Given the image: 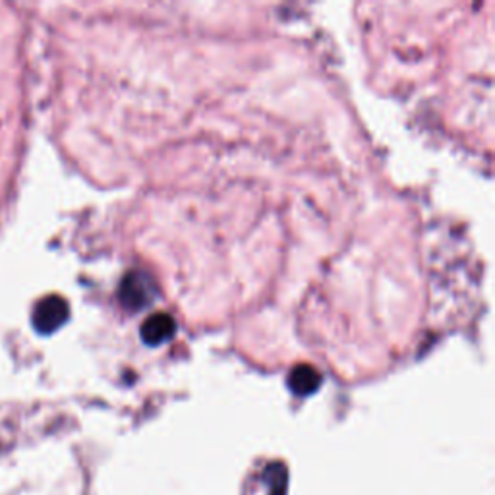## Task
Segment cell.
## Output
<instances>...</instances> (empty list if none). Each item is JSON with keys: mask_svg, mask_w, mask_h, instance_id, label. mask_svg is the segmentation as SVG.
Instances as JSON below:
<instances>
[{"mask_svg": "<svg viewBox=\"0 0 495 495\" xmlns=\"http://www.w3.org/2000/svg\"><path fill=\"white\" fill-rule=\"evenodd\" d=\"M68 319V304L62 296L51 294L43 298L34 312V325L41 333H53Z\"/></svg>", "mask_w": 495, "mask_h": 495, "instance_id": "6da1fadb", "label": "cell"}, {"mask_svg": "<svg viewBox=\"0 0 495 495\" xmlns=\"http://www.w3.org/2000/svg\"><path fill=\"white\" fill-rule=\"evenodd\" d=\"M174 335V319L169 314H153L141 325V339L148 345H163Z\"/></svg>", "mask_w": 495, "mask_h": 495, "instance_id": "7a4b0ae2", "label": "cell"}, {"mask_svg": "<svg viewBox=\"0 0 495 495\" xmlns=\"http://www.w3.org/2000/svg\"><path fill=\"white\" fill-rule=\"evenodd\" d=\"M151 289L148 281L139 273H130L120 284V298L128 308H141L151 300Z\"/></svg>", "mask_w": 495, "mask_h": 495, "instance_id": "3957f363", "label": "cell"}, {"mask_svg": "<svg viewBox=\"0 0 495 495\" xmlns=\"http://www.w3.org/2000/svg\"><path fill=\"white\" fill-rule=\"evenodd\" d=\"M322 386V374H319L314 366L300 364L289 374V387L294 395L306 397L312 395Z\"/></svg>", "mask_w": 495, "mask_h": 495, "instance_id": "277c9868", "label": "cell"}, {"mask_svg": "<svg viewBox=\"0 0 495 495\" xmlns=\"http://www.w3.org/2000/svg\"><path fill=\"white\" fill-rule=\"evenodd\" d=\"M263 482L269 495H286L289 491V470L283 462H271L263 470Z\"/></svg>", "mask_w": 495, "mask_h": 495, "instance_id": "5b68a950", "label": "cell"}]
</instances>
